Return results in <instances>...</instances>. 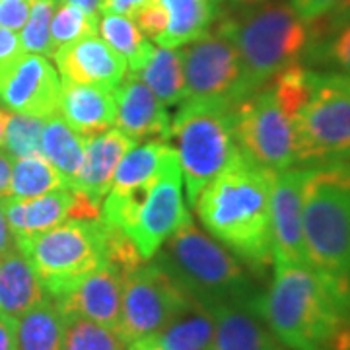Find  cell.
<instances>
[{
	"mask_svg": "<svg viewBox=\"0 0 350 350\" xmlns=\"http://www.w3.org/2000/svg\"><path fill=\"white\" fill-rule=\"evenodd\" d=\"M276 172L234 152L230 162L193 202L211 236L262 275L273 265L271 191Z\"/></svg>",
	"mask_w": 350,
	"mask_h": 350,
	"instance_id": "obj_1",
	"label": "cell"
},
{
	"mask_svg": "<svg viewBox=\"0 0 350 350\" xmlns=\"http://www.w3.org/2000/svg\"><path fill=\"white\" fill-rule=\"evenodd\" d=\"M259 313L288 350H335L350 329V301L333 282L304 262H273Z\"/></svg>",
	"mask_w": 350,
	"mask_h": 350,
	"instance_id": "obj_2",
	"label": "cell"
},
{
	"mask_svg": "<svg viewBox=\"0 0 350 350\" xmlns=\"http://www.w3.org/2000/svg\"><path fill=\"white\" fill-rule=\"evenodd\" d=\"M304 245L308 265L350 301V163L308 167Z\"/></svg>",
	"mask_w": 350,
	"mask_h": 350,
	"instance_id": "obj_3",
	"label": "cell"
},
{
	"mask_svg": "<svg viewBox=\"0 0 350 350\" xmlns=\"http://www.w3.org/2000/svg\"><path fill=\"white\" fill-rule=\"evenodd\" d=\"M234 41L243 68L245 98L298 63L312 43V25L306 24L288 2H262L238 16L222 14L214 22Z\"/></svg>",
	"mask_w": 350,
	"mask_h": 350,
	"instance_id": "obj_4",
	"label": "cell"
},
{
	"mask_svg": "<svg viewBox=\"0 0 350 350\" xmlns=\"http://www.w3.org/2000/svg\"><path fill=\"white\" fill-rule=\"evenodd\" d=\"M156 262L204 308L220 304H259L261 292L243 262L191 220L163 241Z\"/></svg>",
	"mask_w": 350,
	"mask_h": 350,
	"instance_id": "obj_5",
	"label": "cell"
},
{
	"mask_svg": "<svg viewBox=\"0 0 350 350\" xmlns=\"http://www.w3.org/2000/svg\"><path fill=\"white\" fill-rule=\"evenodd\" d=\"M181 185V167L172 146L160 172L150 181L123 193H107L100 220L121 230L135 243L140 257L146 262L152 261L163 241L193 220L185 206Z\"/></svg>",
	"mask_w": 350,
	"mask_h": 350,
	"instance_id": "obj_6",
	"label": "cell"
},
{
	"mask_svg": "<svg viewBox=\"0 0 350 350\" xmlns=\"http://www.w3.org/2000/svg\"><path fill=\"white\" fill-rule=\"evenodd\" d=\"M167 142H174L187 202L220 174L238 150L234 133V103L187 100L170 126Z\"/></svg>",
	"mask_w": 350,
	"mask_h": 350,
	"instance_id": "obj_7",
	"label": "cell"
},
{
	"mask_svg": "<svg viewBox=\"0 0 350 350\" xmlns=\"http://www.w3.org/2000/svg\"><path fill=\"white\" fill-rule=\"evenodd\" d=\"M16 245L55 300L107 261V226L100 218L66 220Z\"/></svg>",
	"mask_w": 350,
	"mask_h": 350,
	"instance_id": "obj_8",
	"label": "cell"
},
{
	"mask_svg": "<svg viewBox=\"0 0 350 350\" xmlns=\"http://www.w3.org/2000/svg\"><path fill=\"white\" fill-rule=\"evenodd\" d=\"M296 162L350 163V78L313 75L312 94L294 117Z\"/></svg>",
	"mask_w": 350,
	"mask_h": 350,
	"instance_id": "obj_9",
	"label": "cell"
},
{
	"mask_svg": "<svg viewBox=\"0 0 350 350\" xmlns=\"http://www.w3.org/2000/svg\"><path fill=\"white\" fill-rule=\"evenodd\" d=\"M191 300L160 262H144L125 278L117 333L125 345L156 337Z\"/></svg>",
	"mask_w": 350,
	"mask_h": 350,
	"instance_id": "obj_10",
	"label": "cell"
},
{
	"mask_svg": "<svg viewBox=\"0 0 350 350\" xmlns=\"http://www.w3.org/2000/svg\"><path fill=\"white\" fill-rule=\"evenodd\" d=\"M234 133L239 150L271 172H284L298 163L294 121L269 86L234 105Z\"/></svg>",
	"mask_w": 350,
	"mask_h": 350,
	"instance_id": "obj_11",
	"label": "cell"
},
{
	"mask_svg": "<svg viewBox=\"0 0 350 350\" xmlns=\"http://www.w3.org/2000/svg\"><path fill=\"white\" fill-rule=\"evenodd\" d=\"M185 76V101H228L245 98L243 68L234 41L214 25L202 38L181 51Z\"/></svg>",
	"mask_w": 350,
	"mask_h": 350,
	"instance_id": "obj_12",
	"label": "cell"
},
{
	"mask_svg": "<svg viewBox=\"0 0 350 350\" xmlns=\"http://www.w3.org/2000/svg\"><path fill=\"white\" fill-rule=\"evenodd\" d=\"M61 76L47 57L22 53L0 64V101L12 113L47 119L59 113Z\"/></svg>",
	"mask_w": 350,
	"mask_h": 350,
	"instance_id": "obj_13",
	"label": "cell"
},
{
	"mask_svg": "<svg viewBox=\"0 0 350 350\" xmlns=\"http://www.w3.org/2000/svg\"><path fill=\"white\" fill-rule=\"evenodd\" d=\"M308 167L276 172L271 191L273 262H304V183Z\"/></svg>",
	"mask_w": 350,
	"mask_h": 350,
	"instance_id": "obj_14",
	"label": "cell"
},
{
	"mask_svg": "<svg viewBox=\"0 0 350 350\" xmlns=\"http://www.w3.org/2000/svg\"><path fill=\"white\" fill-rule=\"evenodd\" d=\"M125 278L121 269L105 261L53 301L63 315L86 317L90 321L117 329Z\"/></svg>",
	"mask_w": 350,
	"mask_h": 350,
	"instance_id": "obj_15",
	"label": "cell"
},
{
	"mask_svg": "<svg viewBox=\"0 0 350 350\" xmlns=\"http://www.w3.org/2000/svg\"><path fill=\"white\" fill-rule=\"evenodd\" d=\"M63 80L115 90L125 80L126 61L98 36L75 41L53 55Z\"/></svg>",
	"mask_w": 350,
	"mask_h": 350,
	"instance_id": "obj_16",
	"label": "cell"
},
{
	"mask_svg": "<svg viewBox=\"0 0 350 350\" xmlns=\"http://www.w3.org/2000/svg\"><path fill=\"white\" fill-rule=\"evenodd\" d=\"M115 129L126 137L170 138V113L140 78L126 72L125 80L115 88Z\"/></svg>",
	"mask_w": 350,
	"mask_h": 350,
	"instance_id": "obj_17",
	"label": "cell"
},
{
	"mask_svg": "<svg viewBox=\"0 0 350 350\" xmlns=\"http://www.w3.org/2000/svg\"><path fill=\"white\" fill-rule=\"evenodd\" d=\"M214 317L213 350H288L265 323L257 304H220Z\"/></svg>",
	"mask_w": 350,
	"mask_h": 350,
	"instance_id": "obj_18",
	"label": "cell"
},
{
	"mask_svg": "<svg viewBox=\"0 0 350 350\" xmlns=\"http://www.w3.org/2000/svg\"><path fill=\"white\" fill-rule=\"evenodd\" d=\"M135 144L137 140L126 137L119 129H105L94 137H88L84 162L75 183L76 191H82L101 204L111 189L117 165Z\"/></svg>",
	"mask_w": 350,
	"mask_h": 350,
	"instance_id": "obj_19",
	"label": "cell"
},
{
	"mask_svg": "<svg viewBox=\"0 0 350 350\" xmlns=\"http://www.w3.org/2000/svg\"><path fill=\"white\" fill-rule=\"evenodd\" d=\"M115 90L76 84L61 78L59 115L82 137H94L115 125Z\"/></svg>",
	"mask_w": 350,
	"mask_h": 350,
	"instance_id": "obj_20",
	"label": "cell"
},
{
	"mask_svg": "<svg viewBox=\"0 0 350 350\" xmlns=\"http://www.w3.org/2000/svg\"><path fill=\"white\" fill-rule=\"evenodd\" d=\"M75 199V189L64 187L36 197V199L2 200L4 214H6V220L12 230L16 243L70 220Z\"/></svg>",
	"mask_w": 350,
	"mask_h": 350,
	"instance_id": "obj_21",
	"label": "cell"
},
{
	"mask_svg": "<svg viewBox=\"0 0 350 350\" xmlns=\"http://www.w3.org/2000/svg\"><path fill=\"white\" fill-rule=\"evenodd\" d=\"M47 298L36 271L18 247L0 259V317L18 321Z\"/></svg>",
	"mask_w": 350,
	"mask_h": 350,
	"instance_id": "obj_22",
	"label": "cell"
},
{
	"mask_svg": "<svg viewBox=\"0 0 350 350\" xmlns=\"http://www.w3.org/2000/svg\"><path fill=\"white\" fill-rule=\"evenodd\" d=\"M167 12V29L156 43L177 49L202 38L220 16L222 0H158Z\"/></svg>",
	"mask_w": 350,
	"mask_h": 350,
	"instance_id": "obj_23",
	"label": "cell"
},
{
	"mask_svg": "<svg viewBox=\"0 0 350 350\" xmlns=\"http://www.w3.org/2000/svg\"><path fill=\"white\" fill-rule=\"evenodd\" d=\"M86 140L88 137H82L72 126L66 125L59 113L45 119L41 131V156L64 175L72 189L84 162Z\"/></svg>",
	"mask_w": 350,
	"mask_h": 350,
	"instance_id": "obj_24",
	"label": "cell"
},
{
	"mask_svg": "<svg viewBox=\"0 0 350 350\" xmlns=\"http://www.w3.org/2000/svg\"><path fill=\"white\" fill-rule=\"evenodd\" d=\"M163 350H213L214 317L195 298L152 337Z\"/></svg>",
	"mask_w": 350,
	"mask_h": 350,
	"instance_id": "obj_25",
	"label": "cell"
},
{
	"mask_svg": "<svg viewBox=\"0 0 350 350\" xmlns=\"http://www.w3.org/2000/svg\"><path fill=\"white\" fill-rule=\"evenodd\" d=\"M64 317L47 298L16 321V350H63Z\"/></svg>",
	"mask_w": 350,
	"mask_h": 350,
	"instance_id": "obj_26",
	"label": "cell"
},
{
	"mask_svg": "<svg viewBox=\"0 0 350 350\" xmlns=\"http://www.w3.org/2000/svg\"><path fill=\"white\" fill-rule=\"evenodd\" d=\"M133 76L140 78L150 88L152 94L165 107L181 105L185 101V76H183L181 51L167 49V47L154 49L150 61Z\"/></svg>",
	"mask_w": 350,
	"mask_h": 350,
	"instance_id": "obj_27",
	"label": "cell"
},
{
	"mask_svg": "<svg viewBox=\"0 0 350 350\" xmlns=\"http://www.w3.org/2000/svg\"><path fill=\"white\" fill-rule=\"evenodd\" d=\"M98 31H100L101 39L117 55H121L125 59L129 75H137L138 70L150 61L152 53L156 49L150 41H146L137 24L125 16L103 14L100 25H98Z\"/></svg>",
	"mask_w": 350,
	"mask_h": 350,
	"instance_id": "obj_28",
	"label": "cell"
},
{
	"mask_svg": "<svg viewBox=\"0 0 350 350\" xmlns=\"http://www.w3.org/2000/svg\"><path fill=\"white\" fill-rule=\"evenodd\" d=\"M170 150H172V144L163 138H152L144 144H135L117 165L109 191L123 193V191L135 189L150 181L152 177H156V174L160 172L163 158Z\"/></svg>",
	"mask_w": 350,
	"mask_h": 350,
	"instance_id": "obj_29",
	"label": "cell"
},
{
	"mask_svg": "<svg viewBox=\"0 0 350 350\" xmlns=\"http://www.w3.org/2000/svg\"><path fill=\"white\" fill-rule=\"evenodd\" d=\"M70 187L64 175L43 156L20 158L12 163L10 199H36L59 189ZM72 189V187H70Z\"/></svg>",
	"mask_w": 350,
	"mask_h": 350,
	"instance_id": "obj_30",
	"label": "cell"
},
{
	"mask_svg": "<svg viewBox=\"0 0 350 350\" xmlns=\"http://www.w3.org/2000/svg\"><path fill=\"white\" fill-rule=\"evenodd\" d=\"M63 350H119L126 347L117 329L78 315H63Z\"/></svg>",
	"mask_w": 350,
	"mask_h": 350,
	"instance_id": "obj_31",
	"label": "cell"
},
{
	"mask_svg": "<svg viewBox=\"0 0 350 350\" xmlns=\"http://www.w3.org/2000/svg\"><path fill=\"white\" fill-rule=\"evenodd\" d=\"M43 125H45L43 117L24 115V113H8L2 150L6 152L12 160L41 156Z\"/></svg>",
	"mask_w": 350,
	"mask_h": 350,
	"instance_id": "obj_32",
	"label": "cell"
},
{
	"mask_svg": "<svg viewBox=\"0 0 350 350\" xmlns=\"http://www.w3.org/2000/svg\"><path fill=\"white\" fill-rule=\"evenodd\" d=\"M98 25L100 16L82 12L80 8H75L70 4L57 2V8L51 20V41L55 51L61 49L64 45H70L75 41L98 36Z\"/></svg>",
	"mask_w": 350,
	"mask_h": 350,
	"instance_id": "obj_33",
	"label": "cell"
},
{
	"mask_svg": "<svg viewBox=\"0 0 350 350\" xmlns=\"http://www.w3.org/2000/svg\"><path fill=\"white\" fill-rule=\"evenodd\" d=\"M57 2L59 0L33 2L29 10V18L20 33L24 53H33V55H43V57L55 55V47L51 41V20L57 8Z\"/></svg>",
	"mask_w": 350,
	"mask_h": 350,
	"instance_id": "obj_34",
	"label": "cell"
},
{
	"mask_svg": "<svg viewBox=\"0 0 350 350\" xmlns=\"http://www.w3.org/2000/svg\"><path fill=\"white\" fill-rule=\"evenodd\" d=\"M333 31V38L327 39L325 45L317 53L323 61L342 70L345 75H350V20Z\"/></svg>",
	"mask_w": 350,
	"mask_h": 350,
	"instance_id": "obj_35",
	"label": "cell"
},
{
	"mask_svg": "<svg viewBox=\"0 0 350 350\" xmlns=\"http://www.w3.org/2000/svg\"><path fill=\"white\" fill-rule=\"evenodd\" d=\"M133 22L146 38L158 41L167 29V12L158 0H152L150 4H146L142 10L135 14Z\"/></svg>",
	"mask_w": 350,
	"mask_h": 350,
	"instance_id": "obj_36",
	"label": "cell"
},
{
	"mask_svg": "<svg viewBox=\"0 0 350 350\" xmlns=\"http://www.w3.org/2000/svg\"><path fill=\"white\" fill-rule=\"evenodd\" d=\"M29 0H0V27L22 31L29 18Z\"/></svg>",
	"mask_w": 350,
	"mask_h": 350,
	"instance_id": "obj_37",
	"label": "cell"
},
{
	"mask_svg": "<svg viewBox=\"0 0 350 350\" xmlns=\"http://www.w3.org/2000/svg\"><path fill=\"white\" fill-rule=\"evenodd\" d=\"M340 0H290V6L306 24H312L329 14Z\"/></svg>",
	"mask_w": 350,
	"mask_h": 350,
	"instance_id": "obj_38",
	"label": "cell"
},
{
	"mask_svg": "<svg viewBox=\"0 0 350 350\" xmlns=\"http://www.w3.org/2000/svg\"><path fill=\"white\" fill-rule=\"evenodd\" d=\"M152 0H103L101 4V14H117L125 18H135L138 10H142Z\"/></svg>",
	"mask_w": 350,
	"mask_h": 350,
	"instance_id": "obj_39",
	"label": "cell"
},
{
	"mask_svg": "<svg viewBox=\"0 0 350 350\" xmlns=\"http://www.w3.org/2000/svg\"><path fill=\"white\" fill-rule=\"evenodd\" d=\"M22 53H24V49H22L20 36H16V31L0 27V64L12 61L16 57H20Z\"/></svg>",
	"mask_w": 350,
	"mask_h": 350,
	"instance_id": "obj_40",
	"label": "cell"
},
{
	"mask_svg": "<svg viewBox=\"0 0 350 350\" xmlns=\"http://www.w3.org/2000/svg\"><path fill=\"white\" fill-rule=\"evenodd\" d=\"M349 20H350V0H340L331 12L325 14V16H321V18H319V20H315V22H323L327 31H333L335 27L347 24Z\"/></svg>",
	"mask_w": 350,
	"mask_h": 350,
	"instance_id": "obj_41",
	"label": "cell"
},
{
	"mask_svg": "<svg viewBox=\"0 0 350 350\" xmlns=\"http://www.w3.org/2000/svg\"><path fill=\"white\" fill-rule=\"evenodd\" d=\"M14 160L0 148V200L10 199V181H12Z\"/></svg>",
	"mask_w": 350,
	"mask_h": 350,
	"instance_id": "obj_42",
	"label": "cell"
},
{
	"mask_svg": "<svg viewBox=\"0 0 350 350\" xmlns=\"http://www.w3.org/2000/svg\"><path fill=\"white\" fill-rule=\"evenodd\" d=\"M18 247L16 245V239H14L12 230L8 226V220H6V214H4V206H2V200H0V259Z\"/></svg>",
	"mask_w": 350,
	"mask_h": 350,
	"instance_id": "obj_43",
	"label": "cell"
},
{
	"mask_svg": "<svg viewBox=\"0 0 350 350\" xmlns=\"http://www.w3.org/2000/svg\"><path fill=\"white\" fill-rule=\"evenodd\" d=\"M0 350H16V321L0 317Z\"/></svg>",
	"mask_w": 350,
	"mask_h": 350,
	"instance_id": "obj_44",
	"label": "cell"
},
{
	"mask_svg": "<svg viewBox=\"0 0 350 350\" xmlns=\"http://www.w3.org/2000/svg\"><path fill=\"white\" fill-rule=\"evenodd\" d=\"M61 2L80 8L82 12L94 14V16H100L101 4H103V0H61Z\"/></svg>",
	"mask_w": 350,
	"mask_h": 350,
	"instance_id": "obj_45",
	"label": "cell"
},
{
	"mask_svg": "<svg viewBox=\"0 0 350 350\" xmlns=\"http://www.w3.org/2000/svg\"><path fill=\"white\" fill-rule=\"evenodd\" d=\"M126 350H163L154 338H140V340H135L131 345H126Z\"/></svg>",
	"mask_w": 350,
	"mask_h": 350,
	"instance_id": "obj_46",
	"label": "cell"
},
{
	"mask_svg": "<svg viewBox=\"0 0 350 350\" xmlns=\"http://www.w3.org/2000/svg\"><path fill=\"white\" fill-rule=\"evenodd\" d=\"M267 0H232V4L239 8V10H247V8H253V6H259Z\"/></svg>",
	"mask_w": 350,
	"mask_h": 350,
	"instance_id": "obj_47",
	"label": "cell"
},
{
	"mask_svg": "<svg viewBox=\"0 0 350 350\" xmlns=\"http://www.w3.org/2000/svg\"><path fill=\"white\" fill-rule=\"evenodd\" d=\"M6 121H8V113L0 107V148H2V144H4V131H6Z\"/></svg>",
	"mask_w": 350,
	"mask_h": 350,
	"instance_id": "obj_48",
	"label": "cell"
},
{
	"mask_svg": "<svg viewBox=\"0 0 350 350\" xmlns=\"http://www.w3.org/2000/svg\"><path fill=\"white\" fill-rule=\"evenodd\" d=\"M335 350H350V329L345 333V335H342V337L338 338Z\"/></svg>",
	"mask_w": 350,
	"mask_h": 350,
	"instance_id": "obj_49",
	"label": "cell"
},
{
	"mask_svg": "<svg viewBox=\"0 0 350 350\" xmlns=\"http://www.w3.org/2000/svg\"><path fill=\"white\" fill-rule=\"evenodd\" d=\"M29 2H39V0H29Z\"/></svg>",
	"mask_w": 350,
	"mask_h": 350,
	"instance_id": "obj_50",
	"label": "cell"
},
{
	"mask_svg": "<svg viewBox=\"0 0 350 350\" xmlns=\"http://www.w3.org/2000/svg\"><path fill=\"white\" fill-rule=\"evenodd\" d=\"M119 350H126V347H123V349H119Z\"/></svg>",
	"mask_w": 350,
	"mask_h": 350,
	"instance_id": "obj_51",
	"label": "cell"
}]
</instances>
